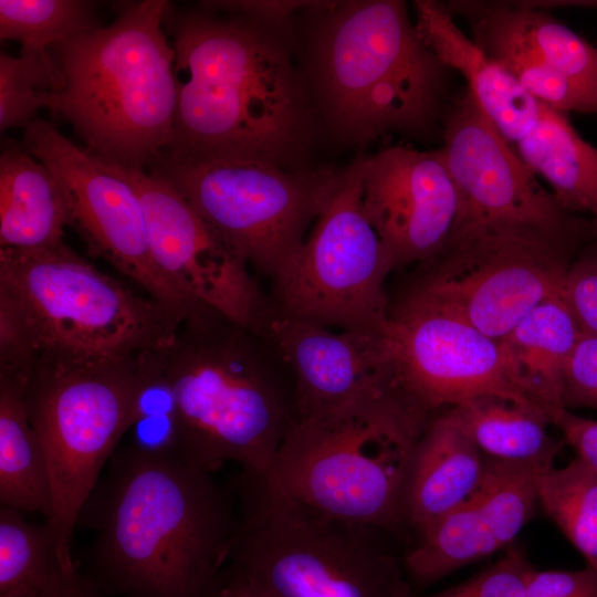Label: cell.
Instances as JSON below:
<instances>
[{"label": "cell", "mask_w": 597, "mask_h": 597, "mask_svg": "<svg viewBox=\"0 0 597 597\" xmlns=\"http://www.w3.org/2000/svg\"><path fill=\"white\" fill-rule=\"evenodd\" d=\"M540 470L486 458L480 486L463 503L417 533L404 555L410 583L430 585L511 546L531 520L537 502Z\"/></svg>", "instance_id": "cell-19"}, {"label": "cell", "mask_w": 597, "mask_h": 597, "mask_svg": "<svg viewBox=\"0 0 597 597\" xmlns=\"http://www.w3.org/2000/svg\"><path fill=\"white\" fill-rule=\"evenodd\" d=\"M142 203L153 258L188 298L259 334L271 310L247 261L166 179L97 158Z\"/></svg>", "instance_id": "cell-15"}, {"label": "cell", "mask_w": 597, "mask_h": 597, "mask_svg": "<svg viewBox=\"0 0 597 597\" xmlns=\"http://www.w3.org/2000/svg\"><path fill=\"white\" fill-rule=\"evenodd\" d=\"M224 566L264 597H416L391 533L322 514L268 474L242 472Z\"/></svg>", "instance_id": "cell-8"}, {"label": "cell", "mask_w": 597, "mask_h": 597, "mask_svg": "<svg viewBox=\"0 0 597 597\" xmlns=\"http://www.w3.org/2000/svg\"><path fill=\"white\" fill-rule=\"evenodd\" d=\"M169 9L166 0L139 1L112 24L53 46L63 88L52 113L101 160L147 170L170 147L177 84Z\"/></svg>", "instance_id": "cell-7"}, {"label": "cell", "mask_w": 597, "mask_h": 597, "mask_svg": "<svg viewBox=\"0 0 597 597\" xmlns=\"http://www.w3.org/2000/svg\"><path fill=\"white\" fill-rule=\"evenodd\" d=\"M568 443L589 469L597 474V420L559 410L552 420Z\"/></svg>", "instance_id": "cell-38"}, {"label": "cell", "mask_w": 597, "mask_h": 597, "mask_svg": "<svg viewBox=\"0 0 597 597\" xmlns=\"http://www.w3.org/2000/svg\"><path fill=\"white\" fill-rule=\"evenodd\" d=\"M524 36L557 73L597 102V48L545 9L507 2Z\"/></svg>", "instance_id": "cell-32"}, {"label": "cell", "mask_w": 597, "mask_h": 597, "mask_svg": "<svg viewBox=\"0 0 597 597\" xmlns=\"http://www.w3.org/2000/svg\"><path fill=\"white\" fill-rule=\"evenodd\" d=\"M423 597H455L448 589Z\"/></svg>", "instance_id": "cell-42"}, {"label": "cell", "mask_w": 597, "mask_h": 597, "mask_svg": "<svg viewBox=\"0 0 597 597\" xmlns=\"http://www.w3.org/2000/svg\"><path fill=\"white\" fill-rule=\"evenodd\" d=\"M165 24L172 31L177 107L161 158L305 167L315 106L284 28L171 7Z\"/></svg>", "instance_id": "cell-1"}, {"label": "cell", "mask_w": 597, "mask_h": 597, "mask_svg": "<svg viewBox=\"0 0 597 597\" xmlns=\"http://www.w3.org/2000/svg\"><path fill=\"white\" fill-rule=\"evenodd\" d=\"M563 294L582 332L597 336V250L585 252L572 262Z\"/></svg>", "instance_id": "cell-35"}, {"label": "cell", "mask_w": 597, "mask_h": 597, "mask_svg": "<svg viewBox=\"0 0 597 597\" xmlns=\"http://www.w3.org/2000/svg\"><path fill=\"white\" fill-rule=\"evenodd\" d=\"M583 334L563 289L535 306L500 339L522 380L553 417L563 406V377Z\"/></svg>", "instance_id": "cell-25"}, {"label": "cell", "mask_w": 597, "mask_h": 597, "mask_svg": "<svg viewBox=\"0 0 597 597\" xmlns=\"http://www.w3.org/2000/svg\"><path fill=\"white\" fill-rule=\"evenodd\" d=\"M29 377L0 373V502L49 519L52 495L41 441L25 407Z\"/></svg>", "instance_id": "cell-27"}, {"label": "cell", "mask_w": 597, "mask_h": 597, "mask_svg": "<svg viewBox=\"0 0 597 597\" xmlns=\"http://www.w3.org/2000/svg\"><path fill=\"white\" fill-rule=\"evenodd\" d=\"M562 399L567 410H597V336L580 335L564 371Z\"/></svg>", "instance_id": "cell-34"}, {"label": "cell", "mask_w": 597, "mask_h": 597, "mask_svg": "<svg viewBox=\"0 0 597 597\" xmlns=\"http://www.w3.org/2000/svg\"><path fill=\"white\" fill-rule=\"evenodd\" d=\"M486 457L443 411L430 419L417 447L406 490L407 530L420 532L470 498L482 483Z\"/></svg>", "instance_id": "cell-21"}, {"label": "cell", "mask_w": 597, "mask_h": 597, "mask_svg": "<svg viewBox=\"0 0 597 597\" xmlns=\"http://www.w3.org/2000/svg\"><path fill=\"white\" fill-rule=\"evenodd\" d=\"M590 238L595 242V250H597V220L591 221Z\"/></svg>", "instance_id": "cell-41"}, {"label": "cell", "mask_w": 597, "mask_h": 597, "mask_svg": "<svg viewBox=\"0 0 597 597\" xmlns=\"http://www.w3.org/2000/svg\"><path fill=\"white\" fill-rule=\"evenodd\" d=\"M78 522L95 532L88 577L126 597H207L238 528L210 472L130 446L112 458Z\"/></svg>", "instance_id": "cell-2"}, {"label": "cell", "mask_w": 597, "mask_h": 597, "mask_svg": "<svg viewBox=\"0 0 597 597\" xmlns=\"http://www.w3.org/2000/svg\"><path fill=\"white\" fill-rule=\"evenodd\" d=\"M185 315L135 294L63 242L0 249V366L127 362L167 344Z\"/></svg>", "instance_id": "cell-4"}, {"label": "cell", "mask_w": 597, "mask_h": 597, "mask_svg": "<svg viewBox=\"0 0 597 597\" xmlns=\"http://www.w3.org/2000/svg\"><path fill=\"white\" fill-rule=\"evenodd\" d=\"M148 171L171 184L247 261L272 279L294 258L338 170L255 160H172Z\"/></svg>", "instance_id": "cell-11"}, {"label": "cell", "mask_w": 597, "mask_h": 597, "mask_svg": "<svg viewBox=\"0 0 597 597\" xmlns=\"http://www.w3.org/2000/svg\"><path fill=\"white\" fill-rule=\"evenodd\" d=\"M526 597H597V572L588 566L580 570H536Z\"/></svg>", "instance_id": "cell-36"}, {"label": "cell", "mask_w": 597, "mask_h": 597, "mask_svg": "<svg viewBox=\"0 0 597 597\" xmlns=\"http://www.w3.org/2000/svg\"><path fill=\"white\" fill-rule=\"evenodd\" d=\"M100 27L84 0H0V38L23 50L46 51Z\"/></svg>", "instance_id": "cell-30"}, {"label": "cell", "mask_w": 597, "mask_h": 597, "mask_svg": "<svg viewBox=\"0 0 597 597\" xmlns=\"http://www.w3.org/2000/svg\"><path fill=\"white\" fill-rule=\"evenodd\" d=\"M23 147L55 177L66 201L69 227L92 255L104 259L149 297L185 316L203 305L188 298L158 269L142 203L125 179L43 119L25 127Z\"/></svg>", "instance_id": "cell-13"}, {"label": "cell", "mask_w": 597, "mask_h": 597, "mask_svg": "<svg viewBox=\"0 0 597 597\" xmlns=\"http://www.w3.org/2000/svg\"><path fill=\"white\" fill-rule=\"evenodd\" d=\"M590 228L580 219L562 228L496 221L458 230L405 298L501 339L562 291Z\"/></svg>", "instance_id": "cell-9"}, {"label": "cell", "mask_w": 597, "mask_h": 597, "mask_svg": "<svg viewBox=\"0 0 597 597\" xmlns=\"http://www.w3.org/2000/svg\"><path fill=\"white\" fill-rule=\"evenodd\" d=\"M388 321V318H387ZM387 322L370 329H337L271 311L259 332L284 365L297 418L343 406L396 381Z\"/></svg>", "instance_id": "cell-18"}, {"label": "cell", "mask_w": 597, "mask_h": 597, "mask_svg": "<svg viewBox=\"0 0 597 597\" xmlns=\"http://www.w3.org/2000/svg\"><path fill=\"white\" fill-rule=\"evenodd\" d=\"M511 145L469 90L453 101L439 149L461 202L453 232L496 221L562 228L580 220L561 208Z\"/></svg>", "instance_id": "cell-16"}, {"label": "cell", "mask_w": 597, "mask_h": 597, "mask_svg": "<svg viewBox=\"0 0 597 597\" xmlns=\"http://www.w3.org/2000/svg\"><path fill=\"white\" fill-rule=\"evenodd\" d=\"M536 569L517 546L467 582L448 588L455 597H526Z\"/></svg>", "instance_id": "cell-33"}, {"label": "cell", "mask_w": 597, "mask_h": 597, "mask_svg": "<svg viewBox=\"0 0 597 597\" xmlns=\"http://www.w3.org/2000/svg\"><path fill=\"white\" fill-rule=\"evenodd\" d=\"M537 502L597 572V474L579 458L537 473Z\"/></svg>", "instance_id": "cell-29"}, {"label": "cell", "mask_w": 597, "mask_h": 597, "mask_svg": "<svg viewBox=\"0 0 597 597\" xmlns=\"http://www.w3.org/2000/svg\"><path fill=\"white\" fill-rule=\"evenodd\" d=\"M69 226L62 189L23 146L0 156V249L38 251L60 244Z\"/></svg>", "instance_id": "cell-22"}, {"label": "cell", "mask_w": 597, "mask_h": 597, "mask_svg": "<svg viewBox=\"0 0 597 597\" xmlns=\"http://www.w3.org/2000/svg\"><path fill=\"white\" fill-rule=\"evenodd\" d=\"M416 32L447 69L458 71L482 112L511 144L537 124L543 104L457 25L444 3L417 0Z\"/></svg>", "instance_id": "cell-20"}, {"label": "cell", "mask_w": 597, "mask_h": 597, "mask_svg": "<svg viewBox=\"0 0 597 597\" xmlns=\"http://www.w3.org/2000/svg\"><path fill=\"white\" fill-rule=\"evenodd\" d=\"M358 158L364 211L395 266L438 256L461 209L440 150L395 145Z\"/></svg>", "instance_id": "cell-17"}, {"label": "cell", "mask_w": 597, "mask_h": 597, "mask_svg": "<svg viewBox=\"0 0 597 597\" xmlns=\"http://www.w3.org/2000/svg\"><path fill=\"white\" fill-rule=\"evenodd\" d=\"M515 149L549 184L562 209L597 220V147L580 137L565 113L543 104L537 124Z\"/></svg>", "instance_id": "cell-26"}, {"label": "cell", "mask_w": 597, "mask_h": 597, "mask_svg": "<svg viewBox=\"0 0 597 597\" xmlns=\"http://www.w3.org/2000/svg\"><path fill=\"white\" fill-rule=\"evenodd\" d=\"M432 416L398 381L389 383L295 419L268 475L322 514L404 534L408 478Z\"/></svg>", "instance_id": "cell-6"}, {"label": "cell", "mask_w": 597, "mask_h": 597, "mask_svg": "<svg viewBox=\"0 0 597 597\" xmlns=\"http://www.w3.org/2000/svg\"><path fill=\"white\" fill-rule=\"evenodd\" d=\"M447 7L469 20L472 40L540 103L563 113H597L595 100L533 50L507 2L452 1Z\"/></svg>", "instance_id": "cell-23"}, {"label": "cell", "mask_w": 597, "mask_h": 597, "mask_svg": "<svg viewBox=\"0 0 597 597\" xmlns=\"http://www.w3.org/2000/svg\"><path fill=\"white\" fill-rule=\"evenodd\" d=\"M177 406L178 458L212 472H271L296 416L291 378L259 334L200 305L159 349Z\"/></svg>", "instance_id": "cell-3"}, {"label": "cell", "mask_w": 597, "mask_h": 597, "mask_svg": "<svg viewBox=\"0 0 597 597\" xmlns=\"http://www.w3.org/2000/svg\"><path fill=\"white\" fill-rule=\"evenodd\" d=\"M443 413L490 459L542 471L554 465L563 444L548 434L545 411L509 398L475 397Z\"/></svg>", "instance_id": "cell-24"}, {"label": "cell", "mask_w": 597, "mask_h": 597, "mask_svg": "<svg viewBox=\"0 0 597 597\" xmlns=\"http://www.w3.org/2000/svg\"><path fill=\"white\" fill-rule=\"evenodd\" d=\"M310 12L306 78L339 137L366 143L430 127L442 107L447 67L419 39L405 2L325 1Z\"/></svg>", "instance_id": "cell-5"}, {"label": "cell", "mask_w": 597, "mask_h": 597, "mask_svg": "<svg viewBox=\"0 0 597 597\" xmlns=\"http://www.w3.org/2000/svg\"><path fill=\"white\" fill-rule=\"evenodd\" d=\"M67 572L45 523L0 506V597H50Z\"/></svg>", "instance_id": "cell-28"}, {"label": "cell", "mask_w": 597, "mask_h": 597, "mask_svg": "<svg viewBox=\"0 0 597 597\" xmlns=\"http://www.w3.org/2000/svg\"><path fill=\"white\" fill-rule=\"evenodd\" d=\"M207 597H264L244 578L223 566Z\"/></svg>", "instance_id": "cell-39"}, {"label": "cell", "mask_w": 597, "mask_h": 597, "mask_svg": "<svg viewBox=\"0 0 597 597\" xmlns=\"http://www.w3.org/2000/svg\"><path fill=\"white\" fill-rule=\"evenodd\" d=\"M395 263L362 201L359 158L338 170L334 188L302 248L273 280L280 314L336 329L383 326L384 290Z\"/></svg>", "instance_id": "cell-12"}, {"label": "cell", "mask_w": 597, "mask_h": 597, "mask_svg": "<svg viewBox=\"0 0 597 597\" xmlns=\"http://www.w3.org/2000/svg\"><path fill=\"white\" fill-rule=\"evenodd\" d=\"M51 597H103L100 587L88 577L74 569L65 573Z\"/></svg>", "instance_id": "cell-40"}, {"label": "cell", "mask_w": 597, "mask_h": 597, "mask_svg": "<svg viewBox=\"0 0 597 597\" xmlns=\"http://www.w3.org/2000/svg\"><path fill=\"white\" fill-rule=\"evenodd\" d=\"M63 78L46 51L20 50L18 56L0 53V128L32 123L40 108L54 111Z\"/></svg>", "instance_id": "cell-31"}, {"label": "cell", "mask_w": 597, "mask_h": 597, "mask_svg": "<svg viewBox=\"0 0 597 597\" xmlns=\"http://www.w3.org/2000/svg\"><path fill=\"white\" fill-rule=\"evenodd\" d=\"M325 1H264V0H235V1H207L202 2L207 9H220L232 14L243 17L256 22L279 28H287L293 13L298 10H313Z\"/></svg>", "instance_id": "cell-37"}, {"label": "cell", "mask_w": 597, "mask_h": 597, "mask_svg": "<svg viewBox=\"0 0 597 597\" xmlns=\"http://www.w3.org/2000/svg\"><path fill=\"white\" fill-rule=\"evenodd\" d=\"M142 357L36 366L29 377L25 407L43 447L52 495L51 514L44 523L67 570L76 567L71 540L80 513L102 468L130 428Z\"/></svg>", "instance_id": "cell-10"}, {"label": "cell", "mask_w": 597, "mask_h": 597, "mask_svg": "<svg viewBox=\"0 0 597 597\" xmlns=\"http://www.w3.org/2000/svg\"><path fill=\"white\" fill-rule=\"evenodd\" d=\"M387 341L399 385L425 410L500 396L545 411L500 339L437 310L402 298L389 310Z\"/></svg>", "instance_id": "cell-14"}]
</instances>
